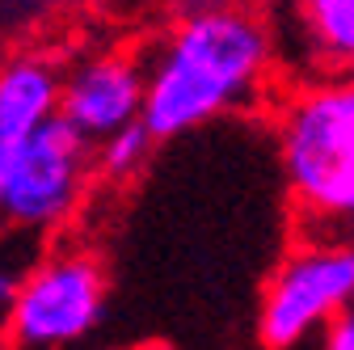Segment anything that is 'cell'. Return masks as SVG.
Instances as JSON below:
<instances>
[{"mask_svg":"<svg viewBox=\"0 0 354 350\" xmlns=\"http://www.w3.org/2000/svg\"><path fill=\"white\" fill-rule=\"evenodd\" d=\"M325 350H354V304H346L342 317L325 329Z\"/></svg>","mask_w":354,"mask_h":350,"instance_id":"30bf717a","label":"cell"},{"mask_svg":"<svg viewBox=\"0 0 354 350\" xmlns=\"http://www.w3.org/2000/svg\"><path fill=\"white\" fill-rule=\"evenodd\" d=\"M106 313V270L93 253L64 249L26 270L17 300L5 308L9 338L21 350H59L88 338Z\"/></svg>","mask_w":354,"mask_h":350,"instance_id":"5b68a950","label":"cell"},{"mask_svg":"<svg viewBox=\"0 0 354 350\" xmlns=\"http://www.w3.org/2000/svg\"><path fill=\"white\" fill-rule=\"evenodd\" d=\"M304 59L325 76H354V0H295Z\"/></svg>","mask_w":354,"mask_h":350,"instance_id":"ba28073f","label":"cell"},{"mask_svg":"<svg viewBox=\"0 0 354 350\" xmlns=\"http://www.w3.org/2000/svg\"><path fill=\"white\" fill-rule=\"evenodd\" d=\"M64 76L47 55H17L0 72V148L21 144L38 127L59 118Z\"/></svg>","mask_w":354,"mask_h":350,"instance_id":"52a82bcc","label":"cell"},{"mask_svg":"<svg viewBox=\"0 0 354 350\" xmlns=\"http://www.w3.org/2000/svg\"><path fill=\"white\" fill-rule=\"evenodd\" d=\"M270 68V34L232 0H198L165 34L148 64L144 122L156 144L190 136L245 106Z\"/></svg>","mask_w":354,"mask_h":350,"instance_id":"6da1fadb","label":"cell"},{"mask_svg":"<svg viewBox=\"0 0 354 350\" xmlns=\"http://www.w3.org/2000/svg\"><path fill=\"white\" fill-rule=\"evenodd\" d=\"M346 304H354V241L299 245L266 283L257 338L270 350H291L308 333L329 329Z\"/></svg>","mask_w":354,"mask_h":350,"instance_id":"277c9868","label":"cell"},{"mask_svg":"<svg viewBox=\"0 0 354 350\" xmlns=\"http://www.w3.org/2000/svg\"><path fill=\"white\" fill-rule=\"evenodd\" d=\"M279 156L308 211L354 224V76H325L287 102Z\"/></svg>","mask_w":354,"mask_h":350,"instance_id":"7a4b0ae2","label":"cell"},{"mask_svg":"<svg viewBox=\"0 0 354 350\" xmlns=\"http://www.w3.org/2000/svg\"><path fill=\"white\" fill-rule=\"evenodd\" d=\"M144 102H148V72H140L136 59L131 55H93L64 76L59 118L97 148L114 131L140 122Z\"/></svg>","mask_w":354,"mask_h":350,"instance_id":"8992f818","label":"cell"},{"mask_svg":"<svg viewBox=\"0 0 354 350\" xmlns=\"http://www.w3.org/2000/svg\"><path fill=\"white\" fill-rule=\"evenodd\" d=\"M88 148L93 144L64 118L0 148V215L26 232H55L80 203Z\"/></svg>","mask_w":354,"mask_h":350,"instance_id":"3957f363","label":"cell"},{"mask_svg":"<svg viewBox=\"0 0 354 350\" xmlns=\"http://www.w3.org/2000/svg\"><path fill=\"white\" fill-rule=\"evenodd\" d=\"M152 148H156V136L148 131L144 118L131 122V127H122V131H114L110 140L97 144V156H93L97 178H106V182H127V178H136V173L148 165Z\"/></svg>","mask_w":354,"mask_h":350,"instance_id":"9c48e42d","label":"cell"}]
</instances>
